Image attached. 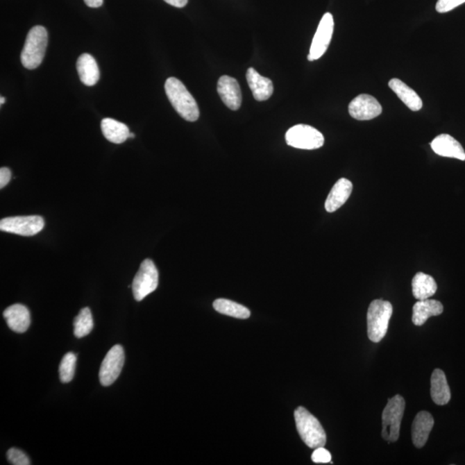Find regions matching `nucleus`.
<instances>
[{"instance_id": "obj_1", "label": "nucleus", "mask_w": 465, "mask_h": 465, "mask_svg": "<svg viewBox=\"0 0 465 465\" xmlns=\"http://www.w3.org/2000/svg\"><path fill=\"white\" fill-rule=\"evenodd\" d=\"M164 91L178 115L188 121H195L198 119V103L180 80L174 77L168 78L164 83Z\"/></svg>"}, {"instance_id": "obj_2", "label": "nucleus", "mask_w": 465, "mask_h": 465, "mask_svg": "<svg viewBox=\"0 0 465 465\" xmlns=\"http://www.w3.org/2000/svg\"><path fill=\"white\" fill-rule=\"evenodd\" d=\"M294 416L296 429L303 441L310 448L324 447L327 442V435L320 421L303 407H298L296 409Z\"/></svg>"}, {"instance_id": "obj_3", "label": "nucleus", "mask_w": 465, "mask_h": 465, "mask_svg": "<svg viewBox=\"0 0 465 465\" xmlns=\"http://www.w3.org/2000/svg\"><path fill=\"white\" fill-rule=\"evenodd\" d=\"M46 45H48V31L44 26H35L27 35L26 41L21 53V62L25 69H37L44 60Z\"/></svg>"}, {"instance_id": "obj_4", "label": "nucleus", "mask_w": 465, "mask_h": 465, "mask_svg": "<svg viewBox=\"0 0 465 465\" xmlns=\"http://www.w3.org/2000/svg\"><path fill=\"white\" fill-rule=\"evenodd\" d=\"M392 304L377 299L370 304L367 312V334L370 341L378 343L384 338L392 316Z\"/></svg>"}, {"instance_id": "obj_5", "label": "nucleus", "mask_w": 465, "mask_h": 465, "mask_svg": "<svg viewBox=\"0 0 465 465\" xmlns=\"http://www.w3.org/2000/svg\"><path fill=\"white\" fill-rule=\"evenodd\" d=\"M405 400L400 395L389 399L382 412V438L388 443L396 442L399 439L400 422H402Z\"/></svg>"}, {"instance_id": "obj_6", "label": "nucleus", "mask_w": 465, "mask_h": 465, "mask_svg": "<svg viewBox=\"0 0 465 465\" xmlns=\"http://www.w3.org/2000/svg\"><path fill=\"white\" fill-rule=\"evenodd\" d=\"M286 142L293 148L313 150L324 145V137L316 128L306 124H298L286 132Z\"/></svg>"}, {"instance_id": "obj_7", "label": "nucleus", "mask_w": 465, "mask_h": 465, "mask_svg": "<svg viewBox=\"0 0 465 465\" xmlns=\"http://www.w3.org/2000/svg\"><path fill=\"white\" fill-rule=\"evenodd\" d=\"M159 284V273L155 263L146 259L141 264L132 284L134 298L137 302L142 301L146 296L155 291Z\"/></svg>"}, {"instance_id": "obj_8", "label": "nucleus", "mask_w": 465, "mask_h": 465, "mask_svg": "<svg viewBox=\"0 0 465 465\" xmlns=\"http://www.w3.org/2000/svg\"><path fill=\"white\" fill-rule=\"evenodd\" d=\"M44 228V218L39 216L7 217L0 221L1 231L23 236H33Z\"/></svg>"}, {"instance_id": "obj_9", "label": "nucleus", "mask_w": 465, "mask_h": 465, "mask_svg": "<svg viewBox=\"0 0 465 465\" xmlns=\"http://www.w3.org/2000/svg\"><path fill=\"white\" fill-rule=\"evenodd\" d=\"M335 21L331 13H325L321 19L317 31L311 44L310 55L307 60L314 62L324 55L330 44L332 33H334Z\"/></svg>"}, {"instance_id": "obj_10", "label": "nucleus", "mask_w": 465, "mask_h": 465, "mask_svg": "<svg viewBox=\"0 0 465 465\" xmlns=\"http://www.w3.org/2000/svg\"><path fill=\"white\" fill-rule=\"evenodd\" d=\"M124 350L121 345L114 346L103 359L99 370V380L103 386H110L115 382L123 369Z\"/></svg>"}, {"instance_id": "obj_11", "label": "nucleus", "mask_w": 465, "mask_h": 465, "mask_svg": "<svg viewBox=\"0 0 465 465\" xmlns=\"http://www.w3.org/2000/svg\"><path fill=\"white\" fill-rule=\"evenodd\" d=\"M349 114L354 119L367 121L381 115L382 105L373 96L361 94L353 99L348 107Z\"/></svg>"}, {"instance_id": "obj_12", "label": "nucleus", "mask_w": 465, "mask_h": 465, "mask_svg": "<svg viewBox=\"0 0 465 465\" xmlns=\"http://www.w3.org/2000/svg\"><path fill=\"white\" fill-rule=\"evenodd\" d=\"M217 92L224 105L232 110H237L242 105L241 87L235 78L228 75L221 76L218 81Z\"/></svg>"}, {"instance_id": "obj_13", "label": "nucleus", "mask_w": 465, "mask_h": 465, "mask_svg": "<svg viewBox=\"0 0 465 465\" xmlns=\"http://www.w3.org/2000/svg\"><path fill=\"white\" fill-rule=\"evenodd\" d=\"M8 327L12 331L22 334L26 332L31 325V313L23 304H14L7 307L3 313Z\"/></svg>"}, {"instance_id": "obj_14", "label": "nucleus", "mask_w": 465, "mask_h": 465, "mask_svg": "<svg viewBox=\"0 0 465 465\" xmlns=\"http://www.w3.org/2000/svg\"><path fill=\"white\" fill-rule=\"evenodd\" d=\"M431 146L438 155L465 160V151L462 145L450 135H438L431 142Z\"/></svg>"}, {"instance_id": "obj_15", "label": "nucleus", "mask_w": 465, "mask_h": 465, "mask_svg": "<svg viewBox=\"0 0 465 465\" xmlns=\"http://www.w3.org/2000/svg\"><path fill=\"white\" fill-rule=\"evenodd\" d=\"M352 182L346 180L345 178L339 180L336 182L334 187L332 188L327 200H326V210L329 213H332L341 208L348 201L349 196L352 194Z\"/></svg>"}, {"instance_id": "obj_16", "label": "nucleus", "mask_w": 465, "mask_h": 465, "mask_svg": "<svg viewBox=\"0 0 465 465\" xmlns=\"http://www.w3.org/2000/svg\"><path fill=\"white\" fill-rule=\"evenodd\" d=\"M246 81L257 101H264L273 95L274 87L270 78L263 77L257 71L249 67L246 71Z\"/></svg>"}, {"instance_id": "obj_17", "label": "nucleus", "mask_w": 465, "mask_h": 465, "mask_svg": "<svg viewBox=\"0 0 465 465\" xmlns=\"http://www.w3.org/2000/svg\"><path fill=\"white\" fill-rule=\"evenodd\" d=\"M434 425V417L430 413L421 411L416 414L412 424V441L414 446L422 448L425 445Z\"/></svg>"}, {"instance_id": "obj_18", "label": "nucleus", "mask_w": 465, "mask_h": 465, "mask_svg": "<svg viewBox=\"0 0 465 465\" xmlns=\"http://www.w3.org/2000/svg\"><path fill=\"white\" fill-rule=\"evenodd\" d=\"M443 311L442 303L437 300H418L413 307V323L416 326H422L429 318L439 316Z\"/></svg>"}, {"instance_id": "obj_19", "label": "nucleus", "mask_w": 465, "mask_h": 465, "mask_svg": "<svg viewBox=\"0 0 465 465\" xmlns=\"http://www.w3.org/2000/svg\"><path fill=\"white\" fill-rule=\"evenodd\" d=\"M77 71L82 83L93 87L98 83L100 77L98 63L89 53H83L77 60Z\"/></svg>"}, {"instance_id": "obj_20", "label": "nucleus", "mask_w": 465, "mask_h": 465, "mask_svg": "<svg viewBox=\"0 0 465 465\" xmlns=\"http://www.w3.org/2000/svg\"><path fill=\"white\" fill-rule=\"evenodd\" d=\"M389 87L396 93L397 96L402 100L404 105L413 112H418L421 110L422 100L417 93L407 85L399 78H392L389 82Z\"/></svg>"}, {"instance_id": "obj_21", "label": "nucleus", "mask_w": 465, "mask_h": 465, "mask_svg": "<svg viewBox=\"0 0 465 465\" xmlns=\"http://www.w3.org/2000/svg\"><path fill=\"white\" fill-rule=\"evenodd\" d=\"M431 396L437 405H446L450 400V391L445 372L435 369L431 377Z\"/></svg>"}, {"instance_id": "obj_22", "label": "nucleus", "mask_w": 465, "mask_h": 465, "mask_svg": "<svg viewBox=\"0 0 465 465\" xmlns=\"http://www.w3.org/2000/svg\"><path fill=\"white\" fill-rule=\"evenodd\" d=\"M101 130L103 137L115 144H121L130 138V130L127 125L112 118H105L102 120Z\"/></svg>"}, {"instance_id": "obj_23", "label": "nucleus", "mask_w": 465, "mask_h": 465, "mask_svg": "<svg viewBox=\"0 0 465 465\" xmlns=\"http://www.w3.org/2000/svg\"><path fill=\"white\" fill-rule=\"evenodd\" d=\"M438 286L430 275L418 273L412 280V291L414 298L425 300L431 298L437 291Z\"/></svg>"}, {"instance_id": "obj_24", "label": "nucleus", "mask_w": 465, "mask_h": 465, "mask_svg": "<svg viewBox=\"0 0 465 465\" xmlns=\"http://www.w3.org/2000/svg\"><path fill=\"white\" fill-rule=\"evenodd\" d=\"M213 307L218 313L237 318V319H248L251 314L248 307L228 299L216 300L213 303Z\"/></svg>"}, {"instance_id": "obj_25", "label": "nucleus", "mask_w": 465, "mask_h": 465, "mask_svg": "<svg viewBox=\"0 0 465 465\" xmlns=\"http://www.w3.org/2000/svg\"><path fill=\"white\" fill-rule=\"evenodd\" d=\"M74 335L83 338L90 334L93 329V318L90 309L84 307L74 319Z\"/></svg>"}, {"instance_id": "obj_26", "label": "nucleus", "mask_w": 465, "mask_h": 465, "mask_svg": "<svg viewBox=\"0 0 465 465\" xmlns=\"http://www.w3.org/2000/svg\"><path fill=\"white\" fill-rule=\"evenodd\" d=\"M76 361V354L74 353H67L63 357L62 362L60 364L59 372L60 381L64 382V384H67V382L73 380Z\"/></svg>"}, {"instance_id": "obj_27", "label": "nucleus", "mask_w": 465, "mask_h": 465, "mask_svg": "<svg viewBox=\"0 0 465 465\" xmlns=\"http://www.w3.org/2000/svg\"><path fill=\"white\" fill-rule=\"evenodd\" d=\"M7 459L13 465H30L31 464L26 454L17 448H10L7 452Z\"/></svg>"}, {"instance_id": "obj_28", "label": "nucleus", "mask_w": 465, "mask_h": 465, "mask_svg": "<svg viewBox=\"0 0 465 465\" xmlns=\"http://www.w3.org/2000/svg\"><path fill=\"white\" fill-rule=\"evenodd\" d=\"M464 3L465 0H438L436 3V10L439 13L448 12Z\"/></svg>"}, {"instance_id": "obj_29", "label": "nucleus", "mask_w": 465, "mask_h": 465, "mask_svg": "<svg viewBox=\"0 0 465 465\" xmlns=\"http://www.w3.org/2000/svg\"><path fill=\"white\" fill-rule=\"evenodd\" d=\"M311 459H312L314 463L328 464L331 462L332 456L331 453L323 447H318V448L314 449Z\"/></svg>"}, {"instance_id": "obj_30", "label": "nucleus", "mask_w": 465, "mask_h": 465, "mask_svg": "<svg viewBox=\"0 0 465 465\" xmlns=\"http://www.w3.org/2000/svg\"><path fill=\"white\" fill-rule=\"evenodd\" d=\"M10 178H12V173L9 168L2 167L0 169V188L6 187L10 181Z\"/></svg>"}, {"instance_id": "obj_31", "label": "nucleus", "mask_w": 465, "mask_h": 465, "mask_svg": "<svg viewBox=\"0 0 465 465\" xmlns=\"http://www.w3.org/2000/svg\"><path fill=\"white\" fill-rule=\"evenodd\" d=\"M164 1L177 8H183L188 3V0H164Z\"/></svg>"}, {"instance_id": "obj_32", "label": "nucleus", "mask_w": 465, "mask_h": 465, "mask_svg": "<svg viewBox=\"0 0 465 465\" xmlns=\"http://www.w3.org/2000/svg\"><path fill=\"white\" fill-rule=\"evenodd\" d=\"M85 5L91 8H99L102 6L103 0H84Z\"/></svg>"}, {"instance_id": "obj_33", "label": "nucleus", "mask_w": 465, "mask_h": 465, "mask_svg": "<svg viewBox=\"0 0 465 465\" xmlns=\"http://www.w3.org/2000/svg\"><path fill=\"white\" fill-rule=\"evenodd\" d=\"M5 102H6V99L3 98V96H1V99H0V103H1V105H3V103H5Z\"/></svg>"}, {"instance_id": "obj_34", "label": "nucleus", "mask_w": 465, "mask_h": 465, "mask_svg": "<svg viewBox=\"0 0 465 465\" xmlns=\"http://www.w3.org/2000/svg\"><path fill=\"white\" fill-rule=\"evenodd\" d=\"M134 137H135V135L130 133V138H134Z\"/></svg>"}]
</instances>
